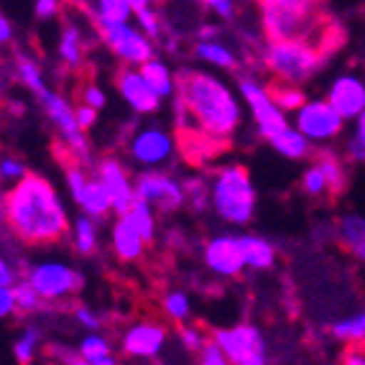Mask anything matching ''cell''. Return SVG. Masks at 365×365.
I'll use <instances>...</instances> for the list:
<instances>
[{
  "label": "cell",
  "mask_w": 365,
  "mask_h": 365,
  "mask_svg": "<svg viewBox=\"0 0 365 365\" xmlns=\"http://www.w3.org/2000/svg\"><path fill=\"white\" fill-rule=\"evenodd\" d=\"M243 105L220 77L187 69L177 77V125L200 130L205 138L225 140L240 128Z\"/></svg>",
  "instance_id": "cell-1"
},
{
  "label": "cell",
  "mask_w": 365,
  "mask_h": 365,
  "mask_svg": "<svg viewBox=\"0 0 365 365\" xmlns=\"http://www.w3.org/2000/svg\"><path fill=\"white\" fill-rule=\"evenodd\" d=\"M3 215L11 230L34 245L56 243L67 235L69 215L56 189L43 177L26 174L3 200Z\"/></svg>",
  "instance_id": "cell-2"
},
{
  "label": "cell",
  "mask_w": 365,
  "mask_h": 365,
  "mask_svg": "<svg viewBox=\"0 0 365 365\" xmlns=\"http://www.w3.org/2000/svg\"><path fill=\"white\" fill-rule=\"evenodd\" d=\"M268 41L302 38L317 46H332V26L322 0H258Z\"/></svg>",
  "instance_id": "cell-3"
},
{
  "label": "cell",
  "mask_w": 365,
  "mask_h": 365,
  "mask_svg": "<svg viewBox=\"0 0 365 365\" xmlns=\"http://www.w3.org/2000/svg\"><path fill=\"white\" fill-rule=\"evenodd\" d=\"M256 184L240 164L222 166L210 182V207L227 225H248L256 215Z\"/></svg>",
  "instance_id": "cell-4"
},
{
  "label": "cell",
  "mask_w": 365,
  "mask_h": 365,
  "mask_svg": "<svg viewBox=\"0 0 365 365\" xmlns=\"http://www.w3.org/2000/svg\"><path fill=\"white\" fill-rule=\"evenodd\" d=\"M324 46H317L302 38H289V41H268L263 51V64L276 77V82H289V85H304L324 67L327 59Z\"/></svg>",
  "instance_id": "cell-5"
},
{
  "label": "cell",
  "mask_w": 365,
  "mask_h": 365,
  "mask_svg": "<svg viewBox=\"0 0 365 365\" xmlns=\"http://www.w3.org/2000/svg\"><path fill=\"white\" fill-rule=\"evenodd\" d=\"M212 340L225 353L230 365H266L268 345L263 340V332L256 324H235V327L217 329Z\"/></svg>",
  "instance_id": "cell-6"
},
{
  "label": "cell",
  "mask_w": 365,
  "mask_h": 365,
  "mask_svg": "<svg viewBox=\"0 0 365 365\" xmlns=\"http://www.w3.org/2000/svg\"><path fill=\"white\" fill-rule=\"evenodd\" d=\"M237 90H240V98L245 100V105L250 108V115L256 120V128L261 133V138H271L279 130H284L289 125L287 113L276 105L274 95L268 87H263L258 79L253 77H240L237 79Z\"/></svg>",
  "instance_id": "cell-7"
},
{
  "label": "cell",
  "mask_w": 365,
  "mask_h": 365,
  "mask_svg": "<svg viewBox=\"0 0 365 365\" xmlns=\"http://www.w3.org/2000/svg\"><path fill=\"white\" fill-rule=\"evenodd\" d=\"M36 98H38V103L43 105V110H46L49 120L54 123V128L59 130L61 140H64V146L69 148V153L77 156L79 161H87V158H90V143H87L85 130L77 125L74 108L67 103V98L59 95V92L49 90V87L43 92H38Z\"/></svg>",
  "instance_id": "cell-8"
},
{
  "label": "cell",
  "mask_w": 365,
  "mask_h": 365,
  "mask_svg": "<svg viewBox=\"0 0 365 365\" xmlns=\"http://www.w3.org/2000/svg\"><path fill=\"white\" fill-rule=\"evenodd\" d=\"M294 128L309 138V143L335 140L345 128V118L324 100H304V105L294 113Z\"/></svg>",
  "instance_id": "cell-9"
},
{
  "label": "cell",
  "mask_w": 365,
  "mask_h": 365,
  "mask_svg": "<svg viewBox=\"0 0 365 365\" xmlns=\"http://www.w3.org/2000/svg\"><path fill=\"white\" fill-rule=\"evenodd\" d=\"M26 281L36 289L43 302H46V299H64L85 287V276L79 274L77 268L67 266V263H61V261L36 263V266L29 271V279Z\"/></svg>",
  "instance_id": "cell-10"
},
{
  "label": "cell",
  "mask_w": 365,
  "mask_h": 365,
  "mask_svg": "<svg viewBox=\"0 0 365 365\" xmlns=\"http://www.w3.org/2000/svg\"><path fill=\"white\" fill-rule=\"evenodd\" d=\"M174 135L161 125H143L128 140V156L143 169H158L174 158Z\"/></svg>",
  "instance_id": "cell-11"
},
{
  "label": "cell",
  "mask_w": 365,
  "mask_h": 365,
  "mask_svg": "<svg viewBox=\"0 0 365 365\" xmlns=\"http://www.w3.org/2000/svg\"><path fill=\"white\" fill-rule=\"evenodd\" d=\"M135 197L143 202H148L151 207H158L161 212H177L184 207V184L179 179H174L171 174L156 169L140 171L133 179Z\"/></svg>",
  "instance_id": "cell-12"
},
{
  "label": "cell",
  "mask_w": 365,
  "mask_h": 365,
  "mask_svg": "<svg viewBox=\"0 0 365 365\" xmlns=\"http://www.w3.org/2000/svg\"><path fill=\"white\" fill-rule=\"evenodd\" d=\"M103 38L110 46V51L128 67H140L143 61L153 56V41L140 29L130 26V21L113 26V29H105Z\"/></svg>",
  "instance_id": "cell-13"
},
{
  "label": "cell",
  "mask_w": 365,
  "mask_h": 365,
  "mask_svg": "<svg viewBox=\"0 0 365 365\" xmlns=\"http://www.w3.org/2000/svg\"><path fill=\"white\" fill-rule=\"evenodd\" d=\"M205 266L215 276H222V279H232V276L243 274L245 258H243V245H240V235L210 237L207 243H205Z\"/></svg>",
  "instance_id": "cell-14"
},
{
  "label": "cell",
  "mask_w": 365,
  "mask_h": 365,
  "mask_svg": "<svg viewBox=\"0 0 365 365\" xmlns=\"http://www.w3.org/2000/svg\"><path fill=\"white\" fill-rule=\"evenodd\" d=\"M115 87H118V95L123 98V103L128 105L133 113H138V115H153L161 108V98L148 87L143 74L135 67L123 64L120 72L115 74Z\"/></svg>",
  "instance_id": "cell-15"
},
{
  "label": "cell",
  "mask_w": 365,
  "mask_h": 365,
  "mask_svg": "<svg viewBox=\"0 0 365 365\" xmlns=\"http://www.w3.org/2000/svg\"><path fill=\"white\" fill-rule=\"evenodd\" d=\"M166 340H169V332H166L164 324H156V322L130 324L120 337V353H125L128 358L151 360L156 355H161Z\"/></svg>",
  "instance_id": "cell-16"
},
{
  "label": "cell",
  "mask_w": 365,
  "mask_h": 365,
  "mask_svg": "<svg viewBox=\"0 0 365 365\" xmlns=\"http://www.w3.org/2000/svg\"><path fill=\"white\" fill-rule=\"evenodd\" d=\"M98 179L105 187L110 197V205H113V212L123 215L130 207V202L135 200V189H133V179L125 171V166L113 156H105L98 164Z\"/></svg>",
  "instance_id": "cell-17"
},
{
  "label": "cell",
  "mask_w": 365,
  "mask_h": 365,
  "mask_svg": "<svg viewBox=\"0 0 365 365\" xmlns=\"http://www.w3.org/2000/svg\"><path fill=\"white\" fill-rule=\"evenodd\" d=\"M327 103L345 120H355L360 113H365V79L358 77V74H340L329 85Z\"/></svg>",
  "instance_id": "cell-18"
},
{
  "label": "cell",
  "mask_w": 365,
  "mask_h": 365,
  "mask_svg": "<svg viewBox=\"0 0 365 365\" xmlns=\"http://www.w3.org/2000/svg\"><path fill=\"white\" fill-rule=\"evenodd\" d=\"M110 243H113L115 256L120 258V261H125V263L138 261V258L143 256L146 245H148L146 240L140 237V232L128 222V217H125V215H118L115 225H113V232H110Z\"/></svg>",
  "instance_id": "cell-19"
},
{
  "label": "cell",
  "mask_w": 365,
  "mask_h": 365,
  "mask_svg": "<svg viewBox=\"0 0 365 365\" xmlns=\"http://www.w3.org/2000/svg\"><path fill=\"white\" fill-rule=\"evenodd\" d=\"M240 245H243L245 268L268 271L276 266V245L271 240L261 235H240Z\"/></svg>",
  "instance_id": "cell-20"
},
{
  "label": "cell",
  "mask_w": 365,
  "mask_h": 365,
  "mask_svg": "<svg viewBox=\"0 0 365 365\" xmlns=\"http://www.w3.org/2000/svg\"><path fill=\"white\" fill-rule=\"evenodd\" d=\"M138 72L143 74V79L148 82V87H151L161 100L171 98V95L177 92V77H174L171 69L166 67V61L151 56V59H146L143 64H140Z\"/></svg>",
  "instance_id": "cell-21"
},
{
  "label": "cell",
  "mask_w": 365,
  "mask_h": 365,
  "mask_svg": "<svg viewBox=\"0 0 365 365\" xmlns=\"http://www.w3.org/2000/svg\"><path fill=\"white\" fill-rule=\"evenodd\" d=\"M337 235H340V243L345 245L347 253L365 266V217H360V215L342 217L337 225Z\"/></svg>",
  "instance_id": "cell-22"
},
{
  "label": "cell",
  "mask_w": 365,
  "mask_h": 365,
  "mask_svg": "<svg viewBox=\"0 0 365 365\" xmlns=\"http://www.w3.org/2000/svg\"><path fill=\"white\" fill-rule=\"evenodd\" d=\"M268 143L274 146L276 153H281L284 158H292V161H299V158L309 156V138H307L299 128H294V125H287L284 130L271 135Z\"/></svg>",
  "instance_id": "cell-23"
},
{
  "label": "cell",
  "mask_w": 365,
  "mask_h": 365,
  "mask_svg": "<svg viewBox=\"0 0 365 365\" xmlns=\"http://www.w3.org/2000/svg\"><path fill=\"white\" fill-rule=\"evenodd\" d=\"M195 56L205 64H212V67L220 69H237V56L235 51L222 43L217 36L215 38H200L195 46Z\"/></svg>",
  "instance_id": "cell-24"
},
{
  "label": "cell",
  "mask_w": 365,
  "mask_h": 365,
  "mask_svg": "<svg viewBox=\"0 0 365 365\" xmlns=\"http://www.w3.org/2000/svg\"><path fill=\"white\" fill-rule=\"evenodd\" d=\"M79 210L85 215H90V217L95 220H103L108 217L110 212H113V205H110V197L108 192H105V187L100 184V179H87L85 189H82V195H79L77 200Z\"/></svg>",
  "instance_id": "cell-25"
},
{
  "label": "cell",
  "mask_w": 365,
  "mask_h": 365,
  "mask_svg": "<svg viewBox=\"0 0 365 365\" xmlns=\"http://www.w3.org/2000/svg\"><path fill=\"white\" fill-rule=\"evenodd\" d=\"M133 19V8L128 0H95V24L100 31L128 24Z\"/></svg>",
  "instance_id": "cell-26"
},
{
  "label": "cell",
  "mask_w": 365,
  "mask_h": 365,
  "mask_svg": "<svg viewBox=\"0 0 365 365\" xmlns=\"http://www.w3.org/2000/svg\"><path fill=\"white\" fill-rule=\"evenodd\" d=\"M59 59L64 61L69 69L82 67V59H85V38H82V31H79L74 24H67L64 29H61Z\"/></svg>",
  "instance_id": "cell-27"
},
{
  "label": "cell",
  "mask_w": 365,
  "mask_h": 365,
  "mask_svg": "<svg viewBox=\"0 0 365 365\" xmlns=\"http://www.w3.org/2000/svg\"><path fill=\"white\" fill-rule=\"evenodd\" d=\"M123 215L128 217V222L140 232V237H143L146 243H153V237H156V215H153V210H151L148 202H143V200L135 197V200L130 202V207Z\"/></svg>",
  "instance_id": "cell-28"
},
{
  "label": "cell",
  "mask_w": 365,
  "mask_h": 365,
  "mask_svg": "<svg viewBox=\"0 0 365 365\" xmlns=\"http://www.w3.org/2000/svg\"><path fill=\"white\" fill-rule=\"evenodd\" d=\"M79 358L87 365H115L118 358L113 355V345L100 335H87L79 342Z\"/></svg>",
  "instance_id": "cell-29"
},
{
  "label": "cell",
  "mask_w": 365,
  "mask_h": 365,
  "mask_svg": "<svg viewBox=\"0 0 365 365\" xmlns=\"http://www.w3.org/2000/svg\"><path fill=\"white\" fill-rule=\"evenodd\" d=\"M72 235H74V248L82 253V256H92L98 250V222L90 215H79L72 225Z\"/></svg>",
  "instance_id": "cell-30"
},
{
  "label": "cell",
  "mask_w": 365,
  "mask_h": 365,
  "mask_svg": "<svg viewBox=\"0 0 365 365\" xmlns=\"http://www.w3.org/2000/svg\"><path fill=\"white\" fill-rule=\"evenodd\" d=\"M319 169H322L324 179H327V189L332 192V195H337V192H342L347 184V171L345 166H342V161L337 156H332V153H322V156L314 161Z\"/></svg>",
  "instance_id": "cell-31"
},
{
  "label": "cell",
  "mask_w": 365,
  "mask_h": 365,
  "mask_svg": "<svg viewBox=\"0 0 365 365\" xmlns=\"http://www.w3.org/2000/svg\"><path fill=\"white\" fill-rule=\"evenodd\" d=\"M16 74H19L21 85L29 87V90L34 92V95H38V92L46 90V82H43L41 67H38V64L34 59H31V56H26V54L16 56Z\"/></svg>",
  "instance_id": "cell-32"
},
{
  "label": "cell",
  "mask_w": 365,
  "mask_h": 365,
  "mask_svg": "<svg viewBox=\"0 0 365 365\" xmlns=\"http://www.w3.org/2000/svg\"><path fill=\"white\" fill-rule=\"evenodd\" d=\"M271 95H274L276 105H279L284 113H297L302 105H304L307 95L302 92L299 85H289V82H276L274 87H268Z\"/></svg>",
  "instance_id": "cell-33"
},
{
  "label": "cell",
  "mask_w": 365,
  "mask_h": 365,
  "mask_svg": "<svg viewBox=\"0 0 365 365\" xmlns=\"http://www.w3.org/2000/svg\"><path fill=\"white\" fill-rule=\"evenodd\" d=\"M329 332H332V337H337V340H342V342H363L365 340V312L335 322L329 327Z\"/></svg>",
  "instance_id": "cell-34"
},
{
  "label": "cell",
  "mask_w": 365,
  "mask_h": 365,
  "mask_svg": "<svg viewBox=\"0 0 365 365\" xmlns=\"http://www.w3.org/2000/svg\"><path fill=\"white\" fill-rule=\"evenodd\" d=\"M182 184H184V200H187L184 205H189L195 212H205V210H207V205H210L207 182H205V179L192 177V179H187V182H182Z\"/></svg>",
  "instance_id": "cell-35"
},
{
  "label": "cell",
  "mask_w": 365,
  "mask_h": 365,
  "mask_svg": "<svg viewBox=\"0 0 365 365\" xmlns=\"http://www.w3.org/2000/svg\"><path fill=\"white\" fill-rule=\"evenodd\" d=\"M164 307V314L174 322H187L189 319V312H192V302L184 292H169L161 302Z\"/></svg>",
  "instance_id": "cell-36"
},
{
  "label": "cell",
  "mask_w": 365,
  "mask_h": 365,
  "mask_svg": "<svg viewBox=\"0 0 365 365\" xmlns=\"http://www.w3.org/2000/svg\"><path fill=\"white\" fill-rule=\"evenodd\" d=\"M38 345H41V335H38V329L29 327L24 335L16 340V345H13V355H16L19 363H31V360L36 358Z\"/></svg>",
  "instance_id": "cell-37"
},
{
  "label": "cell",
  "mask_w": 365,
  "mask_h": 365,
  "mask_svg": "<svg viewBox=\"0 0 365 365\" xmlns=\"http://www.w3.org/2000/svg\"><path fill=\"white\" fill-rule=\"evenodd\" d=\"M13 297H16V309H21V312H36L43 302L29 281H24V284H13Z\"/></svg>",
  "instance_id": "cell-38"
},
{
  "label": "cell",
  "mask_w": 365,
  "mask_h": 365,
  "mask_svg": "<svg viewBox=\"0 0 365 365\" xmlns=\"http://www.w3.org/2000/svg\"><path fill=\"white\" fill-rule=\"evenodd\" d=\"M347 156L358 161V164H365V113H360L355 118L353 138L347 140Z\"/></svg>",
  "instance_id": "cell-39"
},
{
  "label": "cell",
  "mask_w": 365,
  "mask_h": 365,
  "mask_svg": "<svg viewBox=\"0 0 365 365\" xmlns=\"http://www.w3.org/2000/svg\"><path fill=\"white\" fill-rule=\"evenodd\" d=\"M133 16H135L138 29L143 31L151 41H156V38L161 36V19H158V13L153 11V6L138 8V11H133Z\"/></svg>",
  "instance_id": "cell-40"
},
{
  "label": "cell",
  "mask_w": 365,
  "mask_h": 365,
  "mask_svg": "<svg viewBox=\"0 0 365 365\" xmlns=\"http://www.w3.org/2000/svg\"><path fill=\"white\" fill-rule=\"evenodd\" d=\"M302 189H304L309 197H322L327 195L329 189H327V179H324L322 169L317 164H312L309 169L302 174Z\"/></svg>",
  "instance_id": "cell-41"
},
{
  "label": "cell",
  "mask_w": 365,
  "mask_h": 365,
  "mask_svg": "<svg viewBox=\"0 0 365 365\" xmlns=\"http://www.w3.org/2000/svg\"><path fill=\"white\" fill-rule=\"evenodd\" d=\"M179 340H182V347L187 353H200L202 345L207 342V337H205V332L200 327H182Z\"/></svg>",
  "instance_id": "cell-42"
},
{
  "label": "cell",
  "mask_w": 365,
  "mask_h": 365,
  "mask_svg": "<svg viewBox=\"0 0 365 365\" xmlns=\"http://www.w3.org/2000/svg\"><path fill=\"white\" fill-rule=\"evenodd\" d=\"M197 360H200L202 365H227L225 353L220 350V345L215 340H207L202 345V350L197 353Z\"/></svg>",
  "instance_id": "cell-43"
},
{
  "label": "cell",
  "mask_w": 365,
  "mask_h": 365,
  "mask_svg": "<svg viewBox=\"0 0 365 365\" xmlns=\"http://www.w3.org/2000/svg\"><path fill=\"white\" fill-rule=\"evenodd\" d=\"M29 171H26L24 161L19 158H0V179H6V182H19L24 179Z\"/></svg>",
  "instance_id": "cell-44"
},
{
  "label": "cell",
  "mask_w": 365,
  "mask_h": 365,
  "mask_svg": "<svg viewBox=\"0 0 365 365\" xmlns=\"http://www.w3.org/2000/svg\"><path fill=\"white\" fill-rule=\"evenodd\" d=\"M87 179H90V177L85 174V169H82V166H69V169H67V189H69V195H72L74 202H77L79 195H82V189H85Z\"/></svg>",
  "instance_id": "cell-45"
},
{
  "label": "cell",
  "mask_w": 365,
  "mask_h": 365,
  "mask_svg": "<svg viewBox=\"0 0 365 365\" xmlns=\"http://www.w3.org/2000/svg\"><path fill=\"white\" fill-rule=\"evenodd\" d=\"M200 3L225 21H230L235 16V0H200Z\"/></svg>",
  "instance_id": "cell-46"
},
{
  "label": "cell",
  "mask_w": 365,
  "mask_h": 365,
  "mask_svg": "<svg viewBox=\"0 0 365 365\" xmlns=\"http://www.w3.org/2000/svg\"><path fill=\"white\" fill-rule=\"evenodd\" d=\"M345 365H365V340L363 342H347L345 353H342Z\"/></svg>",
  "instance_id": "cell-47"
},
{
  "label": "cell",
  "mask_w": 365,
  "mask_h": 365,
  "mask_svg": "<svg viewBox=\"0 0 365 365\" xmlns=\"http://www.w3.org/2000/svg\"><path fill=\"white\" fill-rule=\"evenodd\" d=\"M98 113L100 110H95V108H90V105H79V108H74V118H77V125L82 130H90L95 123H98Z\"/></svg>",
  "instance_id": "cell-48"
},
{
  "label": "cell",
  "mask_w": 365,
  "mask_h": 365,
  "mask_svg": "<svg viewBox=\"0 0 365 365\" xmlns=\"http://www.w3.org/2000/svg\"><path fill=\"white\" fill-rule=\"evenodd\" d=\"M82 103L90 105V108H95V110H103L105 103H108V98H105V92L100 90L98 85H85V90H82Z\"/></svg>",
  "instance_id": "cell-49"
},
{
  "label": "cell",
  "mask_w": 365,
  "mask_h": 365,
  "mask_svg": "<svg viewBox=\"0 0 365 365\" xmlns=\"http://www.w3.org/2000/svg\"><path fill=\"white\" fill-rule=\"evenodd\" d=\"M74 317H77V322L85 329H90V332H98V329L103 327V319H100L90 307H79V309L74 312Z\"/></svg>",
  "instance_id": "cell-50"
},
{
  "label": "cell",
  "mask_w": 365,
  "mask_h": 365,
  "mask_svg": "<svg viewBox=\"0 0 365 365\" xmlns=\"http://www.w3.org/2000/svg\"><path fill=\"white\" fill-rule=\"evenodd\" d=\"M34 11H36V19L38 21H49V19H54L56 13L61 11V0H36Z\"/></svg>",
  "instance_id": "cell-51"
},
{
  "label": "cell",
  "mask_w": 365,
  "mask_h": 365,
  "mask_svg": "<svg viewBox=\"0 0 365 365\" xmlns=\"http://www.w3.org/2000/svg\"><path fill=\"white\" fill-rule=\"evenodd\" d=\"M16 312V297H13V287H3L0 284V319H6Z\"/></svg>",
  "instance_id": "cell-52"
},
{
  "label": "cell",
  "mask_w": 365,
  "mask_h": 365,
  "mask_svg": "<svg viewBox=\"0 0 365 365\" xmlns=\"http://www.w3.org/2000/svg\"><path fill=\"white\" fill-rule=\"evenodd\" d=\"M16 281H19V276H16V268H13L6 258H0V284H3V287H13Z\"/></svg>",
  "instance_id": "cell-53"
},
{
  "label": "cell",
  "mask_w": 365,
  "mask_h": 365,
  "mask_svg": "<svg viewBox=\"0 0 365 365\" xmlns=\"http://www.w3.org/2000/svg\"><path fill=\"white\" fill-rule=\"evenodd\" d=\"M13 38V26H11V21L6 19V16H0V46L3 43H8Z\"/></svg>",
  "instance_id": "cell-54"
},
{
  "label": "cell",
  "mask_w": 365,
  "mask_h": 365,
  "mask_svg": "<svg viewBox=\"0 0 365 365\" xmlns=\"http://www.w3.org/2000/svg\"><path fill=\"white\" fill-rule=\"evenodd\" d=\"M197 36H200V38H215V36H217V29H212V26H202Z\"/></svg>",
  "instance_id": "cell-55"
},
{
  "label": "cell",
  "mask_w": 365,
  "mask_h": 365,
  "mask_svg": "<svg viewBox=\"0 0 365 365\" xmlns=\"http://www.w3.org/2000/svg\"><path fill=\"white\" fill-rule=\"evenodd\" d=\"M130 8L133 11H138V8H146V6H156V0H128Z\"/></svg>",
  "instance_id": "cell-56"
},
{
  "label": "cell",
  "mask_w": 365,
  "mask_h": 365,
  "mask_svg": "<svg viewBox=\"0 0 365 365\" xmlns=\"http://www.w3.org/2000/svg\"><path fill=\"white\" fill-rule=\"evenodd\" d=\"M0 92H3V67H0Z\"/></svg>",
  "instance_id": "cell-57"
}]
</instances>
